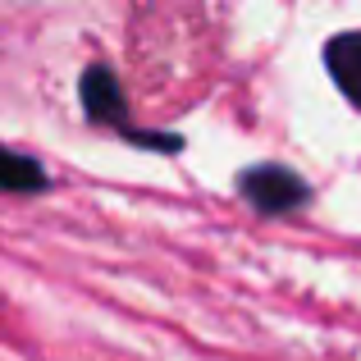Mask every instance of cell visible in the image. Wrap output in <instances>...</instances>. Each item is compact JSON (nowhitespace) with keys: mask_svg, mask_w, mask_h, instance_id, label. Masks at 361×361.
<instances>
[{"mask_svg":"<svg viewBox=\"0 0 361 361\" xmlns=\"http://www.w3.org/2000/svg\"><path fill=\"white\" fill-rule=\"evenodd\" d=\"M320 60H325L334 87L343 92V101L353 110H361V27H348V32L329 37L325 51H320Z\"/></svg>","mask_w":361,"mask_h":361,"instance_id":"cell-3","label":"cell"},{"mask_svg":"<svg viewBox=\"0 0 361 361\" xmlns=\"http://www.w3.org/2000/svg\"><path fill=\"white\" fill-rule=\"evenodd\" d=\"M78 101H82V115H87L97 128H115L119 137H128L133 147L142 151H160V156H174L183 151V137L178 133H151V128H133L128 123V97H123V82L110 64H87L78 78Z\"/></svg>","mask_w":361,"mask_h":361,"instance_id":"cell-1","label":"cell"},{"mask_svg":"<svg viewBox=\"0 0 361 361\" xmlns=\"http://www.w3.org/2000/svg\"><path fill=\"white\" fill-rule=\"evenodd\" d=\"M51 188L46 165L37 156H23L14 147H0V192H18V197H37Z\"/></svg>","mask_w":361,"mask_h":361,"instance_id":"cell-4","label":"cell"},{"mask_svg":"<svg viewBox=\"0 0 361 361\" xmlns=\"http://www.w3.org/2000/svg\"><path fill=\"white\" fill-rule=\"evenodd\" d=\"M238 197L252 206L256 215H293V211H307L311 206V183L298 174V169L279 165V160H265V165H247L233 178Z\"/></svg>","mask_w":361,"mask_h":361,"instance_id":"cell-2","label":"cell"}]
</instances>
